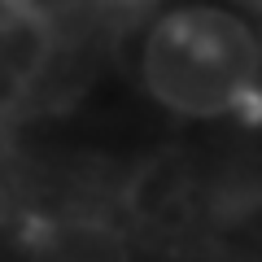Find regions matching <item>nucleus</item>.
<instances>
[{"label":"nucleus","instance_id":"1","mask_svg":"<svg viewBox=\"0 0 262 262\" xmlns=\"http://www.w3.org/2000/svg\"><path fill=\"white\" fill-rule=\"evenodd\" d=\"M262 48L232 13L188 9L149 31L140 75L149 96L179 118H219L253 92Z\"/></svg>","mask_w":262,"mask_h":262},{"label":"nucleus","instance_id":"3","mask_svg":"<svg viewBox=\"0 0 262 262\" xmlns=\"http://www.w3.org/2000/svg\"><path fill=\"white\" fill-rule=\"evenodd\" d=\"M9 214H13V184H9V175H5V166H0V232L9 223Z\"/></svg>","mask_w":262,"mask_h":262},{"label":"nucleus","instance_id":"2","mask_svg":"<svg viewBox=\"0 0 262 262\" xmlns=\"http://www.w3.org/2000/svg\"><path fill=\"white\" fill-rule=\"evenodd\" d=\"M22 262H136V253L114 219L92 210H70L35 227Z\"/></svg>","mask_w":262,"mask_h":262}]
</instances>
